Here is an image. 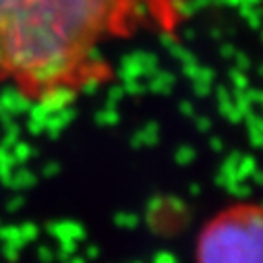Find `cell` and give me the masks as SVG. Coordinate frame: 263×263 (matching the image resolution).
<instances>
[{"instance_id": "2", "label": "cell", "mask_w": 263, "mask_h": 263, "mask_svg": "<svg viewBox=\"0 0 263 263\" xmlns=\"http://www.w3.org/2000/svg\"><path fill=\"white\" fill-rule=\"evenodd\" d=\"M261 205L236 201L212 216L195 242V263H261Z\"/></svg>"}, {"instance_id": "1", "label": "cell", "mask_w": 263, "mask_h": 263, "mask_svg": "<svg viewBox=\"0 0 263 263\" xmlns=\"http://www.w3.org/2000/svg\"><path fill=\"white\" fill-rule=\"evenodd\" d=\"M174 17V0H0V83L37 104L73 100L112 75L110 44Z\"/></svg>"}]
</instances>
